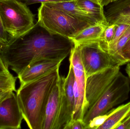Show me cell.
<instances>
[{
	"label": "cell",
	"mask_w": 130,
	"mask_h": 129,
	"mask_svg": "<svg viewBox=\"0 0 130 129\" xmlns=\"http://www.w3.org/2000/svg\"><path fill=\"white\" fill-rule=\"evenodd\" d=\"M74 46L70 39L50 33L37 22L24 34L9 37L7 42L0 45V56L7 68L18 75L40 59L64 60Z\"/></svg>",
	"instance_id": "6da1fadb"
},
{
	"label": "cell",
	"mask_w": 130,
	"mask_h": 129,
	"mask_svg": "<svg viewBox=\"0 0 130 129\" xmlns=\"http://www.w3.org/2000/svg\"><path fill=\"white\" fill-rule=\"evenodd\" d=\"M59 68L21 85L16 91L23 119L30 129H43L46 105L60 76Z\"/></svg>",
	"instance_id": "7a4b0ae2"
},
{
	"label": "cell",
	"mask_w": 130,
	"mask_h": 129,
	"mask_svg": "<svg viewBox=\"0 0 130 129\" xmlns=\"http://www.w3.org/2000/svg\"><path fill=\"white\" fill-rule=\"evenodd\" d=\"M130 92L129 78L120 71L101 96L84 114L83 120L85 129L88 128L94 119L105 115L126 101Z\"/></svg>",
	"instance_id": "3957f363"
},
{
	"label": "cell",
	"mask_w": 130,
	"mask_h": 129,
	"mask_svg": "<svg viewBox=\"0 0 130 129\" xmlns=\"http://www.w3.org/2000/svg\"><path fill=\"white\" fill-rule=\"evenodd\" d=\"M40 25L52 34L72 39L85 28L91 25L62 11L41 3L38 9Z\"/></svg>",
	"instance_id": "277c9868"
},
{
	"label": "cell",
	"mask_w": 130,
	"mask_h": 129,
	"mask_svg": "<svg viewBox=\"0 0 130 129\" xmlns=\"http://www.w3.org/2000/svg\"><path fill=\"white\" fill-rule=\"evenodd\" d=\"M0 16L10 38L24 34L35 25L34 15L24 2L0 0Z\"/></svg>",
	"instance_id": "5b68a950"
},
{
	"label": "cell",
	"mask_w": 130,
	"mask_h": 129,
	"mask_svg": "<svg viewBox=\"0 0 130 129\" xmlns=\"http://www.w3.org/2000/svg\"><path fill=\"white\" fill-rule=\"evenodd\" d=\"M101 40L78 45L86 79L96 73L121 64L103 48Z\"/></svg>",
	"instance_id": "8992f818"
},
{
	"label": "cell",
	"mask_w": 130,
	"mask_h": 129,
	"mask_svg": "<svg viewBox=\"0 0 130 129\" xmlns=\"http://www.w3.org/2000/svg\"><path fill=\"white\" fill-rule=\"evenodd\" d=\"M69 62L72 66L75 75V105L72 120L77 119L83 120L86 107V77L82 62L79 47L78 45H75L71 51Z\"/></svg>",
	"instance_id": "52a82bcc"
},
{
	"label": "cell",
	"mask_w": 130,
	"mask_h": 129,
	"mask_svg": "<svg viewBox=\"0 0 130 129\" xmlns=\"http://www.w3.org/2000/svg\"><path fill=\"white\" fill-rule=\"evenodd\" d=\"M120 66L108 68L86 79L84 114L101 96L120 71Z\"/></svg>",
	"instance_id": "ba28073f"
},
{
	"label": "cell",
	"mask_w": 130,
	"mask_h": 129,
	"mask_svg": "<svg viewBox=\"0 0 130 129\" xmlns=\"http://www.w3.org/2000/svg\"><path fill=\"white\" fill-rule=\"evenodd\" d=\"M23 119L17 95L10 92L0 100V129H21Z\"/></svg>",
	"instance_id": "9c48e42d"
},
{
	"label": "cell",
	"mask_w": 130,
	"mask_h": 129,
	"mask_svg": "<svg viewBox=\"0 0 130 129\" xmlns=\"http://www.w3.org/2000/svg\"><path fill=\"white\" fill-rule=\"evenodd\" d=\"M63 60L42 59L31 63L17 75L20 85L35 80L60 67Z\"/></svg>",
	"instance_id": "30bf717a"
},
{
	"label": "cell",
	"mask_w": 130,
	"mask_h": 129,
	"mask_svg": "<svg viewBox=\"0 0 130 129\" xmlns=\"http://www.w3.org/2000/svg\"><path fill=\"white\" fill-rule=\"evenodd\" d=\"M62 76H60L50 95L46 108L43 129H55L61 100Z\"/></svg>",
	"instance_id": "8fae6325"
},
{
	"label": "cell",
	"mask_w": 130,
	"mask_h": 129,
	"mask_svg": "<svg viewBox=\"0 0 130 129\" xmlns=\"http://www.w3.org/2000/svg\"><path fill=\"white\" fill-rule=\"evenodd\" d=\"M43 3L48 6L62 11L78 19L89 23L91 25L100 24L89 14L78 7L76 4L75 0L61 2Z\"/></svg>",
	"instance_id": "7c38bea8"
},
{
	"label": "cell",
	"mask_w": 130,
	"mask_h": 129,
	"mask_svg": "<svg viewBox=\"0 0 130 129\" xmlns=\"http://www.w3.org/2000/svg\"><path fill=\"white\" fill-rule=\"evenodd\" d=\"M107 26L101 24L89 26L83 30L71 39L75 45L101 40Z\"/></svg>",
	"instance_id": "4fadbf2b"
},
{
	"label": "cell",
	"mask_w": 130,
	"mask_h": 129,
	"mask_svg": "<svg viewBox=\"0 0 130 129\" xmlns=\"http://www.w3.org/2000/svg\"><path fill=\"white\" fill-rule=\"evenodd\" d=\"M107 119L97 129H116L130 113V101L108 111Z\"/></svg>",
	"instance_id": "5bb4252c"
},
{
	"label": "cell",
	"mask_w": 130,
	"mask_h": 129,
	"mask_svg": "<svg viewBox=\"0 0 130 129\" xmlns=\"http://www.w3.org/2000/svg\"><path fill=\"white\" fill-rule=\"evenodd\" d=\"M76 4L99 23L108 25L105 15L104 6L100 2L91 0H75Z\"/></svg>",
	"instance_id": "9a60e30c"
},
{
	"label": "cell",
	"mask_w": 130,
	"mask_h": 129,
	"mask_svg": "<svg viewBox=\"0 0 130 129\" xmlns=\"http://www.w3.org/2000/svg\"><path fill=\"white\" fill-rule=\"evenodd\" d=\"M17 78L10 72H0V89L16 92Z\"/></svg>",
	"instance_id": "2e32d148"
},
{
	"label": "cell",
	"mask_w": 130,
	"mask_h": 129,
	"mask_svg": "<svg viewBox=\"0 0 130 129\" xmlns=\"http://www.w3.org/2000/svg\"><path fill=\"white\" fill-rule=\"evenodd\" d=\"M117 24L118 26L116 28L114 37L111 43L110 44L108 49V53L112 55L113 57H114L117 60L116 58V47H117V44L121 37L123 35L124 33L125 32L130 26L128 25H125V24Z\"/></svg>",
	"instance_id": "e0dca14e"
},
{
	"label": "cell",
	"mask_w": 130,
	"mask_h": 129,
	"mask_svg": "<svg viewBox=\"0 0 130 129\" xmlns=\"http://www.w3.org/2000/svg\"><path fill=\"white\" fill-rule=\"evenodd\" d=\"M117 26L118 24L116 23L108 24L102 35L100 42L102 46L107 51H108V47L114 37Z\"/></svg>",
	"instance_id": "ac0fdd59"
},
{
	"label": "cell",
	"mask_w": 130,
	"mask_h": 129,
	"mask_svg": "<svg viewBox=\"0 0 130 129\" xmlns=\"http://www.w3.org/2000/svg\"><path fill=\"white\" fill-rule=\"evenodd\" d=\"M130 38V26L119 39L116 47V58L117 60L120 62L121 66L124 65V64L123 63L121 58V51Z\"/></svg>",
	"instance_id": "d6986e66"
},
{
	"label": "cell",
	"mask_w": 130,
	"mask_h": 129,
	"mask_svg": "<svg viewBox=\"0 0 130 129\" xmlns=\"http://www.w3.org/2000/svg\"><path fill=\"white\" fill-rule=\"evenodd\" d=\"M113 23L130 26V8L117 16L113 19Z\"/></svg>",
	"instance_id": "ffe728a7"
},
{
	"label": "cell",
	"mask_w": 130,
	"mask_h": 129,
	"mask_svg": "<svg viewBox=\"0 0 130 129\" xmlns=\"http://www.w3.org/2000/svg\"><path fill=\"white\" fill-rule=\"evenodd\" d=\"M120 57L124 64L130 62V38L124 46L122 48L120 52Z\"/></svg>",
	"instance_id": "44dd1931"
},
{
	"label": "cell",
	"mask_w": 130,
	"mask_h": 129,
	"mask_svg": "<svg viewBox=\"0 0 130 129\" xmlns=\"http://www.w3.org/2000/svg\"><path fill=\"white\" fill-rule=\"evenodd\" d=\"M9 36L4 27L0 16V45L5 44L8 41Z\"/></svg>",
	"instance_id": "7402d4cb"
},
{
	"label": "cell",
	"mask_w": 130,
	"mask_h": 129,
	"mask_svg": "<svg viewBox=\"0 0 130 129\" xmlns=\"http://www.w3.org/2000/svg\"><path fill=\"white\" fill-rule=\"evenodd\" d=\"M85 129V125L83 120L81 119H77L72 120L66 129Z\"/></svg>",
	"instance_id": "603a6c76"
},
{
	"label": "cell",
	"mask_w": 130,
	"mask_h": 129,
	"mask_svg": "<svg viewBox=\"0 0 130 129\" xmlns=\"http://www.w3.org/2000/svg\"><path fill=\"white\" fill-rule=\"evenodd\" d=\"M72 0H24V2L27 5L37 3H50V2H61Z\"/></svg>",
	"instance_id": "cb8c5ba5"
},
{
	"label": "cell",
	"mask_w": 130,
	"mask_h": 129,
	"mask_svg": "<svg viewBox=\"0 0 130 129\" xmlns=\"http://www.w3.org/2000/svg\"><path fill=\"white\" fill-rule=\"evenodd\" d=\"M116 129H130V113Z\"/></svg>",
	"instance_id": "d4e9b609"
},
{
	"label": "cell",
	"mask_w": 130,
	"mask_h": 129,
	"mask_svg": "<svg viewBox=\"0 0 130 129\" xmlns=\"http://www.w3.org/2000/svg\"><path fill=\"white\" fill-rule=\"evenodd\" d=\"M9 72V70L3 62L0 56V72Z\"/></svg>",
	"instance_id": "484cf974"
},
{
	"label": "cell",
	"mask_w": 130,
	"mask_h": 129,
	"mask_svg": "<svg viewBox=\"0 0 130 129\" xmlns=\"http://www.w3.org/2000/svg\"><path fill=\"white\" fill-rule=\"evenodd\" d=\"M13 91H4L0 92V100L3 97H5L8 94H9L10 92Z\"/></svg>",
	"instance_id": "4316f807"
},
{
	"label": "cell",
	"mask_w": 130,
	"mask_h": 129,
	"mask_svg": "<svg viewBox=\"0 0 130 129\" xmlns=\"http://www.w3.org/2000/svg\"><path fill=\"white\" fill-rule=\"evenodd\" d=\"M116 0H101V3L102 5L104 6V7L105 6H107V5L115 1Z\"/></svg>",
	"instance_id": "83f0119b"
},
{
	"label": "cell",
	"mask_w": 130,
	"mask_h": 129,
	"mask_svg": "<svg viewBox=\"0 0 130 129\" xmlns=\"http://www.w3.org/2000/svg\"><path fill=\"white\" fill-rule=\"evenodd\" d=\"M126 72L128 76V78H129V80L130 82V63H127V65L126 67Z\"/></svg>",
	"instance_id": "f1b7e54d"
},
{
	"label": "cell",
	"mask_w": 130,
	"mask_h": 129,
	"mask_svg": "<svg viewBox=\"0 0 130 129\" xmlns=\"http://www.w3.org/2000/svg\"><path fill=\"white\" fill-rule=\"evenodd\" d=\"M91 1H92L94 2H100V3H101V1H100L99 0H91Z\"/></svg>",
	"instance_id": "f546056e"
},
{
	"label": "cell",
	"mask_w": 130,
	"mask_h": 129,
	"mask_svg": "<svg viewBox=\"0 0 130 129\" xmlns=\"http://www.w3.org/2000/svg\"><path fill=\"white\" fill-rule=\"evenodd\" d=\"M9 91V90H1V89H0V92L2 91Z\"/></svg>",
	"instance_id": "4dcf8cb0"
},
{
	"label": "cell",
	"mask_w": 130,
	"mask_h": 129,
	"mask_svg": "<svg viewBox=\"0 0 130 129\" xmlns=\"http://www.w3.org/2000/svg\"><path fill=\"white\" fill-rule=\"evenodd\" d=\"M18 1H21L23 2L24 0H18Z\"/></svg>",
	"instance_id": "1f68e13d"
},
{
	"label": "cell",
	"mask_w": 130,
	"mask_h": 129,
	"mask_svg": "<svg viewBox=\"0 0 130 129\" xmlns=\"http://www.w3.org/2000/svg\"><path fill=\"white\" fill-rule=\"evenodd\" d=\"M99 1H101V0H99Z\"/></svg>",
	"instance_id": "d6a6232c"
}]
</instances>
